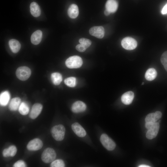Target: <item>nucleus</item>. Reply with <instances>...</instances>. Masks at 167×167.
Wrapping results in <instances>:
<instances>
[{
	"instance_id": "nucleus-30",
	"label": "nucleus",
	"mask_w": 167,
	"mask_h": 167,
	"mask_svg": "<svg viewBox=\"0 0 167 167\" xmlns=\"http://www.w3.org/2000/svg\"><path fill=\"white\" fill-rule=\"evenodd\" d=\"M26 165L24 162L22 160H19L16 162L13 165L14 167H25Z\"/></svg>"
},
{
	"instance_id": "nucleus-19",
	"label": "nucleus",
	"mask_w": 167,
	"mask_h": 167,
	"mask_svg": "<svg viewBox=\"0 0 167 167\" xmlns=\"http://www.w3.org/2000/svg\"><path fill=\"white\" fill-rule=\"evenodd\" d=\"M10 48L13 53H16L18 52L21 47L19 42L16 40L11 39L9 42Z\"/></svg>"
},
{
	"instance_id": "nucleus-24",
	"label": "nucleus",
	"mask_w": 167,
	"mask_h": 167,
	"mask_svg": "<svg viewBox=\"0 0 167 167\" xmlns=\"http://www.w3.org/2000/svg\"><path fill=\"white\" fill-rule=\"evenodd\" d=\"M51 79L53 83L56 85H59L62 80V75L58 72L52 73L51 75Z\"/></svg>"
},
{
	"instance_id": "nucleus-3",
	"label": "nucleus",
	"mask_w": 167,
	"mask_h": 167,
	"mask_svg": "<svg viewBox=\"0 0 167 167\" xmlns=\"http://www.w3.org/2000/svg\"><path fill=\"white\" fill-rule=\"evenodd\" d=\"M56 153L54 149L48 148L44 150L42 152L41 158L42 161L46 163L53 162L56 157Z\"/></svg>"
},
{
	"instance_id": "nucleus-1",
	"label": "nucleus",
	"mask_w": 167,
	"mask_h": 167,
	"mask_svg": "<svg viewBox=\"0 0 167 167\" xmlns=\"http://www.w3.org/2000/svg\"><path fill=\"white\" fill-rule=\"evenodd\" d=\"M51 133L55 140L58 141H62L64 137L65 129L62 125H56L51 128Z\"/></svg>"
},
{
	"instance_id": "nucleus-28",
	"label": "nucleus",
	"mask_w": 167,
	"mask_h": 167,
	"mask_svg": "<svg viewBox=\"0 0 167 167\" xmlns=\"http://www.w3.org/2000/svg\"><path fill=\"white\" fill-rule=\"evenodd\" d=\"M161 61L165 69L167 71V51L164 52L162 54L161 58Z\"/></svg>"
},
{
	"instance_id": "nucleus-20",
	"label": "nucleus",
	"mask_w": 167,
	"mask_h": 167,
	"mask_svg": "<svg viewBox=\"0 0 167 167\" xmlns=\"http://www.w3.org/2000/svg\"><path fill=\"white\" fill-rule=\"evenodd\" d=\"M30 11L32 15L35 17H38L41 15V11L40 6L35 2H33L31 3Z\"/></svg>"
},
{
	"instance_id": "nucleus-8",
	"label": "nucleus",
	"mask_w": 167,
	"mask_h": 167,
	"mask_svg": "<svg viewBox=\"0 0 167 167\" xmlns=\"http://www.w3.org/2000/svg\"><path fill=\"white\" fill-rule=\"evenodd\" d=\"M90 34L96 37L101 39L103 38L105 34V30L101 26H94L89 30Z\"/></svg>"
},
{
	"instance_id": "nucleus-13",
	"label": "nucleus",
	"mask_w": 167,
	"mask_h": 167,
	"mask_svg": "<svg viewBox=\"0 0 167 167\" xmlns=\"http://www.w3.org/2000/svg\"><path fill=\"white\" fill-rule=\"evenodd\" d=\"M134 98V93L132 91H129L125 92L122 95L121 100L124 104L128 105L132 103Z\"/></svg>"
},
{
	"instance_id": "nucleus-2",
	"label": "nucleus",
	"mask_w": 167,
	"mask_h": 167,
	"mask_svg": "<svg viewBox=\"0 0 167 167\" xmlns=\"http://www.w3.org/2000/svg\"><path fill=\"white\" fill-rule=\"evenodd\" d=\"M81 58L79 56H73L68 58L65 62L66 66L71 69L77 68L80 67L83 64Z\"/></svg>"
},
{
	"instance_id": "nucleus-17",
	"label": "nucleus",
	"mask_w": 167,
	"mask_h": 167,
	"mask_svg": "<svg viewBox=\"0 0 167 167\" xmlns=\"http://www.w3.org/2000/svg\"><path fill=\"white\" fill-rule=\"evenodd\" d=\"M79 11L77 6L72 4L70 5L68 9V14L71 18L75 19L78 15Z\"/></svg>"
},
{
	"instance_id": "nucleus-4",
	"label": "nucleus",
	"mask_w": 167,
	"mask_h": 167,
	"mask_svg": "<svg viewBox=\"0 0 167 167\" xmlns=\"http://www.w3.org/2000/svg\"><path fill=\"white\" fill-rule=\"evenodd\" d=\"M31 73L30 69L25 66L19 67L16 71L17 77L22 81H25L28 79L30 77Z\"/></svg>"
},
{
	"instance_id": "nucleus-33",
	"label": "nucleus",
	"mask_w": 167,
	"mask_h": 167,
	"mask_svg": "<svg viewBox=\"0 0 167 167\" xmlns=\"http://www.w3.org/2000/svg\"><path fill=\"white\" fill-rule=\"evenodd\" d=\"M110 13L106 9H105L104 11V14L106 16L109 15L110 14Z\"/></svg>"
},
{
	"instance_id": "nucleus-12",
	"label": "nucleus",
	"mask_w": 167,
	"mask_h": 167,
	"mask_svg": "<svg viewBox=\"0 0 167 167\" xmlns=\"http://www.w3.org/2000/svg\"><path fill=\"white\" fill-rule=\"evenodd\" d=\"M86 108V105L84 102L80 101H77L73 104L71 109L74 113H79L84 111Z\"/></svg>"
},
{
	"instance_id": "nucleus-15",
	"label": "nucleus",
	"mask_w": 167,
	"mask_h": 167,
	"mask_svg": "<svg viewBox=\"0 0 167 167\" xmlns=\"http://www.w3.org/2000/svg\"><path fill=\"white\" fill-rule=\"evenodd\" d=\"M118 6V2L116 0H108L105 4L106 9L110 13L115 12Z\"/></svg>"
},
{
	"instance_id": "nucleus-22",
	"label": "nucleus",
	"mask_w": 167,
	"mask_h": 167,
	"mask_svg": "<svg viewBox=\"0 0 167 167\" xmlns=\"http://www.w3.org/2000/svg\"><path fill=\"white\" fill-rule=\"evenodd\" d=\"M10 94L7 91L2 92L0 96V103L1 105L5 106L8 103L10 99Z\"/></svg>"
},
{
	"instance_id": "nucleus-9",
	"label": "nucleus",
	"mask_w": 167,
	"mask_h": 167,
	"mask_svg": "<svg viewBox=\"0 0 167 167\" xmlns=\"http://www.w3.org/2000/svg\"><path fill=\"white\" fill-rule=\"evenodd\" d=\"M160 125L159 122H155L148 129L146 134V137L148 139H151L155 138L159 131Z\"/></svg>"
},
{
	"instance_id": "nucleus-23",
	"label": "nucleus",
	"mask_w": 167,
	"mask_h": 167,
	"mask_svg": "<svg viewBox=\"0 0 167 167\" xmlns=\"http://www.w3.org/2000/svg\"><path fill=\"white\" fill-rule=\"evenodd\" d=\"M157 76L156 70L153 68L148 69L146 71L145 77L146 79L149 81H151L155 79Z\"/></svg>"
},
{
	"instance_id": "nucleus-34",
	"label": "nucleus",
	"mask_w": 167,
	"mask_h": 167,
	"mask_svg": "<svg viewBox=\"0 0 167 167\" xmlns=\"http://www.w3.org/2000/svg\"><path fill=\"white\" fill-rule=\"evenodd\" d=\"M139 167H150V166H149L148 165H140L139 166Z\"/></svg>"
},
{
	"instance_id": "nucleus-6",
	"label": "nucleus",
	"mask_w": 167,
	"mask_h": 167,
	"mask_svg": "<svg viewBox=\"0 0 167 167\" xmlns=\"http://www.w3.org/2000/svg\"><path fill=\"white\" fill-rule=\"evenodd\" d=\"M100 141L103 146L108 150L112 151L116 147L114 142L106 134L101 135Z\"/></svg>"
},
{
	"instance_id": "nucleus-27",
	"label": "nucleus",
	"mask_w": 167,
	"mask_h": 167,
	"mask_svg": "<svg viewBox=\"0 0 167 167\" xmlns=\"http://www.w3.org/2000/svg\"><path fill=\"white\" fill-rule=\"evenodd\" d=\"M65 166L64 162L61 159L53 161L50 164V166L51 167H64Z\"/></svg>"
},
{
	"instance_id": "nucleus-26",
	"label": "nucleus",
	"mask_w": 167,
	"mask_h": 167,
	"mask_svg": "<svg viewBox=\"0 0 167 167\" xmlns=\"http://www.w3.org/2000/svg\"><path fill=\"white\" fill-rule=\"evenodd\" d=\"M64 82L67 86L70 87H74L76 85V79L75 77H68L65 79Z\"/></svg>"
},
{
	"instance_id": "nucleus-35",
	"label": "nucleus",
	"mask_w": 167,
	"mask_h": 167,
	"mask_svg": "<svg viewBox=\"0 0 167 167\" xmlns=\"http://www.w3.org/2000/svg\"><path fill=\"white\" fill-rule=\"evenodd\" d=\"M144 84V82H143V83H142V84H141V85H143V84Z\"/></svg>"
},
{
	"instance_id": "nucleus-7",
	"label": "nucleus",
	"mask_w": 167,
	"mask_h": 167,
	"mask_svg": "<svg viewBox=\"0 0 167 167\" xmlns=\"http://www.w3.org/2000/svg\"><path fill=\"white\" fill-rule=\"evenodd\" d=\"M43 145V143L41 140L38 138H35L29 141L27 148L29 150L35 151L41 149Z\"/></svg>"
},
{
	"instance_id": "nucleus-31",
	"label": "nucleus",
	"mask_w": 167,
	"mask_h": 167,
	"mask_svg": "<svg viewBox=\"0 0 167 167\" xmlns=\"http://www.w3.org/2000/svg\"><path fill=\"white\" fill-rule=\"evenodd\" d=\"M76 49L78 51L83 52L85 51L86 48L81 44L77 45L76 46Z\"/></svg>"
},
{
	"instance_id": "nucleus-32",
	"label": "nucleus",
	"mask_w": 167,
	"mask_h": 167,
	"mask_svg": "<svg viewBox=\"0 0 167 167\" xmlns=\"http://www.w3.org/2000/svg\"><path fill=\"white\" fill-rule=\"evenodd\" d=\"M162 14H165L167 13V3L164 6L161 11Z\"/></svg>"
},
{
	"instance_id": "nucleus-29",
	"label": "nucleus",
	"mask_w": 167,
	"mask_h": 167,
	"mask_svg": "<svg viewBox=\"0 0 167 167\" xmlns=\"http://www.w3.org/2000/svg\"><path fill=\"white\" fill-rule=\"evenodd\" d=\"M79 42L86 49L89 47L91 44V41L90 40L84 38L80 39L79 40Z\"/></svg>"
},
{
	"instance_id": "nucleus-25",
	"label": "nucleus",
	"mask_w": 167,
	"mask_h": 167,
	"mask_svg": "<svg viewBox=\"0 0 167 167\" xmlns=\"http://www.w3.org/2000/svg\"><path fill=\"white\" fill-rule=\"evenodd\" d=\"M19 111L22 115L27 114L29 111V108L28 105L24 102H22L19 108Z\"/></svg>"
},
{
	"instance_id": "nucleus-18",
	"label": "nucleus",
	"mask_w": 167,
	"mask_h": 167,
	"mask_svg": "<svg viewBox=\"0 0 167 167\" xmlns=\"http://www.w3.org/2000/svg\"><path fill=\"white\" fill-rule=\"evenodd\" d=\"M21 100L20 98L15 97L12 98L10 102L9 108L12 111L16 110L19 109L21 104Z\"/></svg>"
},
{
	"instance_id": "nucleus-10",
	"label": "nucleus",
	"mask_w": 167,
	"mask_h": 167,
	"mask_svg": "<svg viewBox=\"0 0 167 167\" xmlns=\"http://www.w3.org/2000/svg\"><path fill=\"white\" fill-rule=\"evenodd\" d=\"M43 106L40 103L35 104L32 106L30 113L29 117L32 119L36 118L41 113Z\"/></svg>"
},
{
	"instance_id": "nucleus-11",
	"label": "nucleus",
	"mask_w": 167,
	"mask_h": 167,
	"mask_svg": "<svg viewBox=\"0 0 167 167\" xmlns=\"http://www.w3.org/2000/svg\"><path fill=\"white\" fill-rule=\"evenodd\" d=\"M71 128L74 132L79 137H83L86 135L85 130L78 123L75 122L73 124Z\"/></svg>"
},
{
	"instance_id": "nucleus-16",
	"label": "nucleus",
	"mask_w": 167,
	"mask_h": 167,
	"mask_svg": "<svg viewBox=\"0 0 167 167\" xmlns=\"http://www.w3.org/2000/svg\"><path fill=\"white\" fill-rule=\"evenodd\" d=\"M42 33L41 31L37 30L34 32L32 35L31 37V42L34 45L38 44L41 42Z\"/></svg>"
},
{
	"instance_id": "nucleus-14",
	"label": "nucleus",
	"mask_w": 167,
	"mask_h": 167,
	"mask_svg": "<svg viewBox=\"0 0 167 167\" xmlns=\"http://www.w3.org/2000/svg\"><path fill=\"white\" fill-rule=\"evenodd\" d=\"M162 115V113L159 111H157L155 113H149L146 117L145 119V122H156L161 118Z\"/></svg>"
},
{
	"instance_id": "nucleus-5",
	"label": "nucleus",
	"mask_w": 167,
	"mask_h": 167,
	"mask_svg": "<svg viewBox=\"0 0 167 167\" xmlns=\"http://www.w3.org/2000/svg\"><path fill=\"white\" fill-rule=\"evenodd\" d=\"M121 44L123 48L127 50L134 49L137 46L136 41L131 37L124 38L122 40Z\"/></svg>"
},
{
	"instance_id": "nucleus-21",
	"label": "nucleus",
	"mask_w": 167,
	"mask_h": 167,
	"mask_svg": "<svg viewBox=\"0 0 167 167\" xmlns=\"http://www.w3.org/2000/svg\"><path fill=\"white\" fill-rule=\"evenodd\" d=\"M17 151L16 147L14 145H11L8 148L4 149L2 152V155L4 157H13L15 155Z\"/></svg>"
}]
</instances>
